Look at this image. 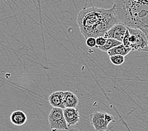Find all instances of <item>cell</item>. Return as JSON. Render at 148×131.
I'll list each match as a JSON object with an SVG mask.
<instances>
[{
    "label": "cell",
    "mask_w": 148,
    "mask_h": 131,
    "mask_svg": "<svg viewBox=\"0 0 148 131\" xmlns=\"http://www.w3.org/2000/svg\"><path fill=\"white\" fill-rule=\"evenodd\" d=\"M77 23L85 39L103 36L112 27L120 23L113 7L105 9L93 6L81 10L77 14Z\"/></svg>",
    "instance_id": "obj_1"
},
{
    "label": "cell",
    "mask_w": 148,
    "mask_h": 131,
    "mask_svg": "<svg viewBox=\"0 0 148 131\" xmlns=\"http://www.w3.org/2000/svg\"><path fill=\"white\" fill-rule=\"evenodd\" d=\"M112 7L120 23L141 30L148 40V0H115Z\"/></svg>",
    "instance_id": "obj_2"
},
{
    "label": "cell",
    "mask_w": 148,
    "mask_h": 131,
    "mask_svg": "<svg viewBox=\"0 0 148 131\" xmlns=\"http://www.w3.org/2000/svg\"><path fill=\"white\" fill-rule=\"evenodd\" d=\"M107 42V38H105L104 36H100L96 38V47H103L106 44Z\"/></svg>",
    "instance_id": "obj_14"
},
{
    "label": "cell",
    "mask_w": 148,
    "mask_h": 131,
    "mask_svg": "<svg viewBox=\"0 0 148 131\" xmlns=\"http://www.w3.org/2000/svg\"><path fill=\"white\" fill-rule=\"evenodd\" d=\"M49 102L54 108L64 109V91H58L53 92L49 97Z\"/></svg>",
    "instance_id": "obj_8"
},
{
    "label": "cell",
    "mask_w": 148,
    "mask_h": 131,
    "mask_svg": "<svg viewBox=\"0 0 148 131\" xmlns=\"http://www.w3.org/2000/svg\"><path fill=\"white\" fill-rule=\"evenodd\" d=\"M69 131H81V130L79 128L76 129H69Z\"/></svg>",
    "instance_id": "obj_16"
},
{
    "label": "cell",
    "mask_w": 148,
    "mask_h": 131,
    "mask_svg": "<svg viewBox=\"0 0 148 131\" xmlns=\"http://www.w3.org/2000/svg\"><path fill=\"white\" fill-rule=\"evenodd\" d=\"M127 29L130 33L129 48L131 51L144 52L148 46V40L144 32L138 29Z\"/></svg>",
    "instance_id": "obj_3"
},
{
    "label": "cell",
    "mask_w": 148,
    "mask_h": 131,
    "mask_svg": "<svg viewBox=\"0 0 148 131\" xmlns=\"http://www.w3.org/2000/svg\"><path fill=\"white\" fill-rule=\"evenodd\" d=\"M79 99L76 95L70 91H64V105L66 108H76Z\"/></svg>",
    "instance_id": "obj_9"
},
{
    "label": "cell",
    "mask_w": 148,
    "mask_h": 131,
    "mask_svg": "<svg viewBox=\"0 0 148 131\" xmlns=\"http://www.w3.org/2000/svg\"><path fill=\"white\" fill-rule=\"evenodd\" d=\"M127 30L125 25L121 23H118L112 27L111 29L105 34L103 36L106 38H113L122 43L126 31Z\"/></svg>",
    "instance_id": "obj_6"
},
{
    "label": "cell",
    "mask_w": 148,
    "mask_h": 131,
    "mask_svg": "<svg viewBox=\"0 0 148 131\" xmlns=\"http://www.w3.org/2000/svg\"><path fill=\"white\" fill-rule=\"evenodd\" d=\"M10 119L13 124L16 126H21L26 123L27 116L25 113L22 110H15L10 115Z\"/></svg>",
    "instance_id": "obj_10"
},
{
    "label": "cell",
    "mask_w": 148,
    "mask_h": 131,
    "mask_svg": "<svg viewBox=\"0 0 148 131\" xmlns=\"http://www.w3.org/2000/svg\"><path fill=\"white\" fill-rule=\"evenodd\" d=\"M122 43L121 42H119L117 40L113 39V38H107V42L106 44H105L103 47H98L97 49H100V51H103V52H108L109 50H110L112 48L115 47H117L118 45H121Z\"/></svg>",
    "instance_id": "obj_12"
},
{
    "label": "cell",
    "mask_w": 148,
    "mask_h": 131,
    "mask_svg": "<svg viewBox=\"0 0 148 131\" xmlns=\"http://www.w3.org/2000/svg\"><path fill=\"white\" fill-rule=\"evenodd\" d=\"M90 121L96 131H107L109 123L114 122V118L108 113L96 111L90 115Z\"/></svg>",
    "instance_id": "obj_5"
},
{
    "label": "cell",
    "mask_w": 148,
    "mask_h": 131,
    "mask_svg": "<svg viewBox=\"0 0 148 131\" xmlns=\"http://www.w3.org/2000/svg\"><path fill=\"white\" fill-rule=\"evenodd\" d=\"M48 121L52 131L69 130L63 113V109L52 108L48 116Z\"/></svg>",
    "instance_id": "obj_4"
},
{
    "label": "cell",
    "mask_w": 148,
    "mask_h": 131,
    "mask_svg": "<svg viewBox=\"0 0 148 131\" xmlns=\"http://www.w3.org/2000/svg\"><path fill=\"white\" fill-rule=\"evenodd\" d=\"M130 51H131V50H130V49L125 47V46L122 44L121 45H118L117 47H115L110 49V50H109L107 52V54H108L109 56L114 55H121L125 57V56L126 55H127Z\"/></svg>",
    "instance_id": "obj_11"
},
{
    "label": "cell",
    "mask_w": 148,
    "mask_h": 131,
    "mask_svg": "<svg viewBox=\"0 0 148 131\" xmlns=\"http://www.w3.org/2000/svg\"><path fill=\"white\" fill-rule=\"evenodd\" d=\"M110 62L115 66H121L125 61V57L121 55H114L110 56Z\"/></svg>",
    "instance_id": "obj_13"
},
{
    "label": "cell",
    "mask_w": 148,
    "mask_h": 131,
    "mask_svg": "<svg viewBox=\"0 0 148 131\" xmlns=\"http://www.w3.org/2000/svg\"><path fill=\"white\" fill-rule=\"evenodd\" d=\"M86 44L89 47H96V38L95 37H89L86 39Z\"/></svg>",
    "instance_id": "obj_15"
},
{
    "label": "cell",
    "mask_w": 148,
    "mask_h": 131,
    "mask_svg": "<svg viewBox=\"0 0 148 131\" xmlns=\"http://www.w3.org/2000/svg\"><path fill=\"white\" fill-rule=\"evenodd\" d=\"M64 116L68 127L75 126L80 120V114L76 108H66L63 109Z\"/></svg>",
    "instance_id": "obj_7"
}]
</instances>
